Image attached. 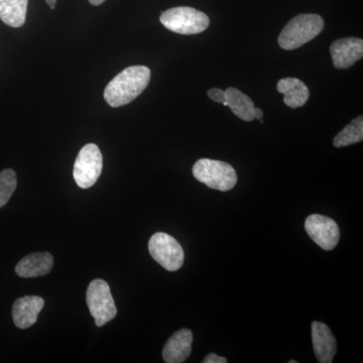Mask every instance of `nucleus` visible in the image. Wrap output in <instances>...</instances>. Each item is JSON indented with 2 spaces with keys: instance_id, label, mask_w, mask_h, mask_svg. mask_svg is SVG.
Instances as JSON below:
<instances>
[{
  "instance_id": "2",
  "label": "nucleus",
  "mask_w": 363,
  "mask_h": 363,
  "mask_svg": "<svg viewBox=\"0 0 363 363\" xmlns=\"http://www.w3.org/2000/svg\"><path fill=\"white\" fill-rule=\"evenodd\" d=\"M324 21L318 14H300L290 21L281 30L278 42L286 51L298 49L316 38L323 30Z\"/></svg>"
},
{
  "instance_id": "21",
  "label": "nucleus",
  "mask_w": 363,
  "mask_h": 363,
  "mask_svg": "<svg viewBox=\"0 0 363 363\" xmlns=\"http://www.w3.org/2000/svg\"><path fill=\"white\" fill-rule=\"evenodd\" d=\"M255 119H257V121H262V117H264V112H262V109L255 108Z\"/></svg>"
},
{
  "instance_id": "11",
  "label": "nucleus",
  "mask_w": 363,
  "mask_h": 363,
  "mask_svg": "<svg viewBox=\"0 0 363 363\" xmlns=\"http://www.w3.org/2000/svg\"><path fill=\"white\" fill-rule=\"evenodd\" d=\"M312 341L315 355L321 363H331L337 352L336 339L330 328L321 322L312 323Z\"/></svg>"
},
{
  "instance_id": "10",
  "label": "nucleus",
  "mask_w": 363,
  "mask_h": 363,
  "mask_svg": "<svg viewBox=\"0 0 363 363\" xmlns=\"http://www.w3.org/2000/svg\"><path fill=\"white\" fill-rule=\"evenodd\" d=\"M44 306V298L39 296H26L18 298L13 306L14 325L20 329L30 328L38 321Z\"/></svg>"
},
{
  "instance_id": "22",
  "label": "nucleus",
  "mask_w": 363,
  "mask_h": 363,
  "mask_svg": "<svg viewBox=\"0 0 363 363\" xmlns=\"http://www.w3.org/2000/svg\"><path fill=\"white\" fill-rule=\"evenodd\" d=\"M105 0H89V2L92 6H100V4H104Z\"/></svg>"
},
{
  "instance_id": "8",
  "label": "nucleus",
  "mask_w": 363,
  "mask_h": 363,
  "mask_svg": "<svg viewBox=\"0 0 363 363\" xmlns=\"http://www.w3.org/2000/svg\"><path fill=\"white\" fill-rule=\"evenodd\" d=\"M305 229L310 238L324 250H334L340 240L337 223L323 215H310L306 219Z\"/></svg>"
},
{
  "instance_id": "6",
  "label": "nucleus",
  "mask_w": 363,
  "mask_h": 363,
  "mask_svg": "<svg viewBox=\"0 0 363 363\" xmlns=\"http://www.w3.org/2000/svg\"><path fill=\"white\" fill-rule=\"evenodd\" d=\"M104 168V157L95 143H88L79 152L73 177L79 187L88 189L96 183Z\"/></svg>"
},
{
  "instance_id": "3",
  "label": "nucleus",
  "mask_w": 363,
  "mask_h": 363,
  "mask_svg": "<svg viewBox=\"0 0 363 363\" xmlns=\"http://www.w3.org/2000/svg\"><path fill=\"white\" fill-rule=\"evenodd\" d=\"M193 175L207 187L222 192L233 190L238 183V175L233 167L216 160L201 159L196 162Z\"/></svg>"
},
{
  "instance_id": "5",
  "label": "nucleus",
  "mask_w": 363,
  "mask_h": 363,
  "mask_svg": "<svg viewBox=\"0 0 363 363\" xmlns=\"http://www.w3.org/2000/svg\"><path fill=\"white\" fill-rule=\"evenodd\" d=\"M86 302L97 327L104 326L117 315L111 286L104 279L91 281L86 293Z\"/></svg>"
},
{
  "instance_id": "9",
  "label": "nucleus",
  "mask_w": 363,
  "mask_h": 363,
  "mask_svg": "<svg viewBox=\"0 0 363 363\" xmlns=\"http://www.w3.org/2000/svg\"><path fill=\"white\" fill-rule=\"evenodd\" d=\"M330 54L336 69H348L362 60L363 40L357 38H344L330 45Z\"/></svg>"
},
{
  "instance_id": "12",
  "label": "nucleus",
  "mask_w": 363,
  "mask_h": 363,
  "mask_svg": "<svg viewBox=\"0 0 363 363\" xmlns=\"http://www.w3.org/2000/svg\"><path fill=\"white\" fill-rule=\"evenodd\" d=\"M193 334L189 329H181L174 333L162 350V358L167 363H182L191 354Z\"/></svg>"
},
{
  "instance_id": "20",
  "label": "nucleus",
  "mask_w": 363,
  "mask_h": 363,
  "mask_svg": "<svg viewBox=\"0 0 363 363\" xmlns=\"http://www.w3.org/2000/svg\"><path fill=\"white\" fill-rule=\"evenodd\" d=\"M203 363H226L227 359L225 357H218L215 353H210L206 357L204 358Z\"/></svg>"
},
{
  "instance_id": "14",
  "label": "nucleus",
  "mask_w": 363,
  "mask_h": 363,
  "mask_svg": "<svg viewBox=\"0 0 363 363\" xmlns=\"http://www.w3.org/2000/svg\"><path fill=\"white\" fill-rule=\"evenodd\" d=\"M279 93L284 95V102L291 108H298L305 105L310 97V90L305 83L297 78H284L277 85Z\"/></svg>"
},
{
  "instance_id": "7",
  "label": "nucleus",
  "mask_w": 363,
  "mask_h": 363,
  "mask_svg": "<svg viewBox=\"0 0 363 363\" xmlns=\"http://www.w3.org/2000/svg\"><path fill=\"white\" fill-rule=\"evenodd\" d=\"M149 252L160 266L169 272L180 269L184 264L183 247L169 234L157 233L150 238Z\"/></svg>"
},
{
  "instance_id": "18",
  "label": "nucleus",
  "mask_w": 363,
  "mask_h": 363,
  "mask_svg": "<svg viewBox=\"0 0 363 363\" xmlns=\"http://www.w3.org/2000/svg\"><path fill=\"white\" fill-rule=\"evenodd\" d=\"M18 186L16 172L6 169L0 173V208L4 207L11 199Z\"/></svg>"
},
{
  "instance_id": "24",
  "label": "nucleus",
  "mask_w": 363,
  "mask_h": 363,
  "mask_svg": "<svg viewBox=\"0 0 363 363\" xmlns=\"http://www.w3.org/2000/svg\"><path fill=\"white\" fill-rule=\"evenodd\" d=\"M289 363H297V360H290Z\"/></svg>"
},
{
  "instance_id": "16",
  "label": "nucleus",
  "mask_w": 363,
  "mask_h": 363,
  "mask_svg": "<svg viewBox=\"0 0 363 363\" xmlns=\"http://www.w3.org/2000/svg\"><path fill=\"white\" fill-rule=\"evenodd\" d=\"M227 106L233 111L238 118L245 121H252L255 119V104L247 95L243 94L236 88H228L225 90Z\"/></svg>"
},
{
  "instance_id": "13",
  "label": "nucleus",
  "mask_w": 363,
  "mask_h": 363,
  "mask_svg": "<svg viewBox=\"0 0 363 363\" xmlns=\"http://www.w3.org/2000/svg\"><path fill=\"white\" fill-rule=\"evenodd\" d=\"M54 264L51 253L35 252L26 255L16 267V272L21 278H38L50 274Z\"/></svg>"
},
{
  "instance_id": "17",
  "label": "nucleus",
  "mask_w": 363,
  "mask_h": 363,
  "mask_svg": "<svg viewBox=\"0 0 363 363\" xmlns=\"http://www.w3.org/2000/svg\"><path fill=\"white\" fill-rule=\"evenodd\" d=\"M363 117L357 116L348 123L337 135L334 138L333 145L335 147H344L347 145L362 142Z\"/></svg>"
},
{
  "instance_id": "1",
  "label": "nucleus",
  "mask_w": 363,
  "mask_h": 363,
  "mask_svg": "<svg viewBox=\"0 0 363 363\" xmlns=\"http://www.w3.org/2000/svg\"><path fill=\"white\" fill-rule=\"evenodd\" d=\"M150 70L145 66H130L112 79L104 90V99L109 106H123L133 102L147 87Z\"/></svg>"
},
{
  "instance_id": "23",
  "label": "nucleus",
  "mask_w": 363,
  "mask_h": 363,
  "mask_svg": "<svg viewBox=\"0 0 363 363\" xmlns=\"http://www.w3.org/2000/svg\"><path fill=\"white\" fill-rule=\"evenodd\" d=\"M47 4H49V6L51 7V9H55L57 4V0H45Z\"/></svg>"
},
{
  "instance_id": "4",
  "label": "nucleus",
  "mask_w": 363,
  "mask_h": 363,
  "mask_svg": "<svg viewBox=\"0 0 363 363\" xmlns=\"http://www.w3.org/2000/svg\"><path fill=\"white\" fill-rule=\"evenodd\" d=\"M160 21L164 28L180 35L203 33L207 30L210 23L206 14L188 6L169 9L161 14Z\"/></svg>"
},
{
  "instance_id": "15",
  "label": "nucleus",
  "mask_w": 363,
  "mask_h": 363,
  "mask_svg": "<svg viewBox=\"0 0 363 363\" xmlns=\"http://www.w3.org/2000/svg\"><path fill=\"white\" fill-rule=\"evenodd\" d=\"M28 0H0V20L11 28L26 23Z\"/></svg>"
},
{
  "instance_id": "19",
  "label": "nucleus",
  "mask_w": 363,
  "mask_h": 363,
  "mask_svg": "<svg viewBox=\"0 0 363 363\" xmlns=\"http://www.w3.org/2000/svg\"><path fill=\"white\" fill-rule=\"evenodd\" d=\"M208 96L218 104H223L224 102H226L225 91L218 89V88H212L208 91Z\"/></svg>"
}]
</instances>
